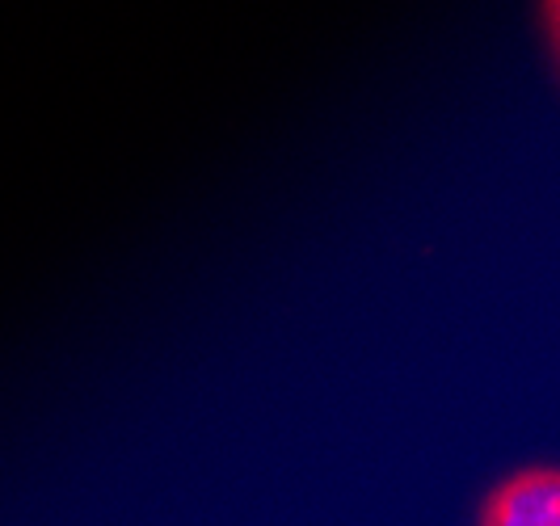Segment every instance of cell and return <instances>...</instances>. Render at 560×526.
I'll list each match as a JSON object with an SVG mask.
<instances>
[{"instance_id":"obj_1","label":"cell","mask_w":560,"mask_h":526,"mask_svg":"<svg viewBox=\"0 0 560 526\" xmlns=\"http://www.w3.org/2000/svg\"><path fill=\"white\" fill-rule=\"evenodd\" d=\"M477 526H560V464L502 476L477 505Z\"/></svg>"},{"instance_id":"obj_2","label":"cell","mask_w":560,"mask_h":526,"mask_svg":"<svg viewBox=\"0 0 560 526\" xmlns=\"http://www.w3.org/2000/svg\"><path fill=\"white\" fill-rule=\"evenodd\" d=\"M539 22H544L548 47H552V56H557V63H560V0H548V4H539Z\"/></svg>"}]
</instances>
